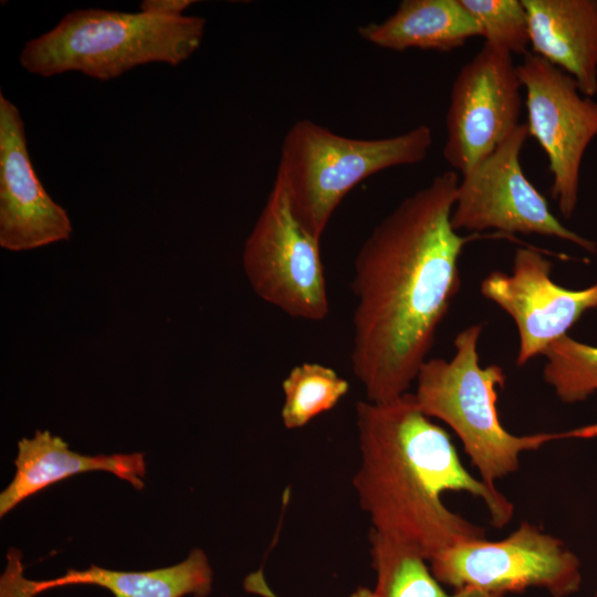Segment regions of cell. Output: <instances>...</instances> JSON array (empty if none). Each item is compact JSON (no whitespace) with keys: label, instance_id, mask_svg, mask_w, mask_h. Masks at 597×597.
Segmentation results:
<instances>
[{"label":"cell","instance_id":"obj_3","mask_svg":"<svg viewBox=\"0 0 597 597\" xmlns=\"http://www.w3.org/2000/svg\"><path fill=\"white\" fill-rule=\"evenodd\" d=\"M483 325L473 324L453 341L452 359H427L412 392L419 410L447 423L459 437L480 479L495 482L520 469V455L562 439L597 438V423L566 431L517 436L507 431L498 412V391L506 375L499 365L482 367L478 342Z\"/></svg>","mask_w":597,"mask_h":597},{"label":"cell","instance_id":"obj_21","mask_svg":"<svg viewBox=\"0 0 597 597\" xmlns=\"http://www.w3.org/2000/svg\"><path fill=\"white\" fill-rule=\"evenodd\" d=\"M243 586L247 591L260 595L262 597H279L268 585L262 569L247 576ZM348 597H377V595L374 589L360 586L357 587Z\"/></svg>","mask_w":597,"mask_h":597},{"label":"cell","instance_id":"obj_8","mask_svg":"<svg viewBox=\"0 0 597 597\" xmlns=\"http://www.w3.org/2000/svg\"><path fill=\"white\" fill-rule=\"evenodd\" d=\"M527 137L526 123H521L485 160L462 176L450 219L452 228L554 237L596 252L595 242L569 230L553 214L546 198L525 176L520 157Z\"/></svg>","mask_w":597,"mask_h":597},{"label":"cell","instance_id":"obj_20","mask_svg":"<svg viewBox=\"0 0 597 597\" xmlns=\"http://www.w3.org/2000/svg\"><path fill=\"white\" fill-rule=\"evenodd\" d=\"M479 23L484 43L506 53H530L526 9L522 0H460Z\"/></svg>","mask_w":597,"mask_h":597},{"label":"cell","instance_id":"obj_17","mask_svg":"<svg viewBox=\"0 0 597 597\" xmlns=\"http://www.w3.org/2000/svg\"><path fill=\"white\" fill-rule=\"evenodd\" d=\"M368 538L377 597H506L473 588L449 593L417 549L374 530L369 531Z\"/></svg>","mask_w":597,"mask_h":597},{"label":"cell","instance_id":"obj_2","mask_svg":"<svg viewBox=\"0 0 597 597\" xmlns=\"http://www.w3.org/2000/svg\"><path fill=\"white\" fill-rule=\"evenodd\" d=\"M360 461L353 486L371 530L417 549L430 562L486 531L451 511L446 492L482 500L493 526L514 515L513 503L462 464L450 434L417 407L412 392L387 402L356 404Z\"/></svg>","mask_w":597,"mask_h":597},{"label":"cell","instance_id":"obj_10","mask_svg":"<svg viewBox=\"0 0 597 597\" xmlns=\"http://www.w3.org/2000/svg\"><path fill=\"white\" fill-rule=\"evenodd\" d=\"M521 87L513 55L485 43L459 70L450 91L442 155L462 176L521 125Z\"/></svg>","mask_w":597,"mask_h":597},{"label":"cell","instance_id":"obj_5","mask_svg":"<svg viewBox=\"0 0 597 597\" xmlns=\"http://www.w3.org/2000/svg\"><path fill=\"white\" fill-rule=\"evenodd\" d=\"M432 142V130L423 124L391 137L353 138L303 118L286 132L276 171L295 218L321 241L349 191L385 169L423 161Z\"/></svg>","mask_w":597,"mask_h":597},{"label":"cell","instance_id":"obj_4","mask_svg":"<svg viewBox=\"0 0 597 597\" xmlns=\"http://www.w3.org/2000/svg\"><path fill=\"white\" fill-rule=\"evenodd\" d=\"M205 29L206 20L198 15L80 9L29 40L19 61L42 77L80 72L109 81L149 63L181 64L200 48Z\"/></svg>","mask_w":597,"mask_h":597},{"label":"cell","instance_id":"obj_22","mask_svg":"<svg viewBox=\"0 0 597 597\" xmlns=\"http://www.w3.org/2000/svg\"><path fill=\"white\" fill-rule=\"evenodd\" d=\"M195 2L192 0H144L139 6V11L163 17H180Z\"/></svg>","mask_w":597,"mask_h":597},{"label":"cell","instance_id":"obj_19","mask_svg":"<svg viewBox=\"0 0 597 597\" xmlns=\"http://www.w3.org/2000/svg\"><path fill=\"white\" fill-rule=\"evenodd\" d=\"M543 356V379L561 401L579 402L597 390V347L564 335Z\"/></svg>","mask_w":597,"mask_h":597},{"label":"cell","instance_id":"obj_15","mask_svg":"<svg viewBox=\"0 0 597 597\" xmlns=\"http://www.w3.org/2000/svg\"><path fill=\"white\" fill-rule=\"evenodd\" d=\"M15 474L0 493V516L27 498L63 479L88 471H106L129 482L135 489L145 485L146 462L143 452L87 455L72 451L50 431L36 430L32 438L18 442Z\"/></svg>","mask_w":597,"mask_h":597},{"label":"cell","instance_id":"obj_14","mask_svg":"<svg viewBox=\"0 0 597 597\" xmlns=\"http://www.w3.org/2000/svg\"><path fill=\"white\" fill-rule=\"evenodd\" d=\"M531 53L570 75L580 93L597 94V0H522Z\"/></svg>","mask_w":597,"mask_h":597},{"label":"cell","instance_id":"obj_9","mask_svg":"<svg viewBox=\"0 0 597 597\" xmlns=\"http://www.w3.org/2000/svg\"><path fill=\"white\" fill-rule=\"evenodd\" d=\"M517 72L525 88L528 136L546 154L551 196L569 219L578 201L582 161L597 136V102L583 95L570 75L531 52Z\"/></svg>","mask_w":597,"mask_h":597},{"label":"cell","instance_id":"obj_13","mask_svg":"<svg viewBox=\"0 0 597 597\" xmlns=\"http://www.w3.org/2000/svg\"><path fill=\"white\" fill-rule=\"evenodd\" d=\"M212 579L208 556L200 548H193L186 559L172 566L149 570H114L91 565L81 570L67 569L64 575L42 580L23 576L21 554L11 548L0 578V597H36L49 589L72 585L98 586L114 597H208L212 590Z\"/></svg>","mask_w":597,"mask_h":597},{"label":"cell","instance_id":"obj_18","mask_svg":"<svg viewBox=\"0 0 597 597\" xmlns=\"http://www.w3.org/2000/svg\"><path fill=\"white\" fill-rule=\"evenodd\" d=\"M348 381L320 363L294 366L282 381L281 419L286 429H300L332 410L348 392Z\"/></svg>","mask_w":597,"mask_h":597},{"label":"cell","instance_id":"obj_12","mask_svg":"<svg viewBox=\"0 0 597 597\" xmlns=\"http://www.w3.org/2000/svg\"><path fill=\"white\" fill-rule=\"evenodd\" d=\"M71 234L66 210L51 198L33 167L20 109L0 93V247L29 251Z\"/></svg>","mask_w":597,"mask_h":597},{"label":"cell","instance_id":"obj_16","mask_svg":"<svg viewBox=\"0 0 597 597\" xmlns=\"http://www.w3.org/2000/svg\"><path fill=\"white\" fill-rule=\"evenodd\" d=\"M358 34L375 46L397 52H450L482 35L460 0H402L387 19L359 27Z\"/></svg>","mask_w":597,"mask_h":597},{"label":"cell","instance_id":"obj_11","mask_svg":"<svg viewBox=\"0 0 597 597\" xmlns=\"http://www.w3.org/2000/svg\"><path fill=\"white\" fill-rule=\"evenodd\" d=\"M552 268L540 250L521 247L515 250L511 274L492 271L481 282L482 295L515 322L519 367L543 355L587 310L597 307V282L569 290L553 282Z\"/></svg>","mask_w":597,"mask_h":597},{"label":"cell","instance_id":"obj_1","mask_svg":"<svg viewBox=\"0 0 597 597\" xmlns=\"http://www.w3.org/2000/svg\"><path fill=\"white\" fill-rule=\"evenodd\" d=\"M459 181L455 171L437 175L402 199L357 252L350 362L368 401L409 392L460 290V255L481 237L452 228Z\"/></svg>","mask_w":597,"mask_h":597},{"label":"cell","instance_id":"obj_7","mask_svg":"<svg viewBox=\"0 0 597 597\" xmlns=\"http://www.w3.org/2000/svg\"><path fill=\"white\" fill-rule=\"evenodd\" d=\"M428 564L436 579L452 589L505 596L536 588L568 597L583 580L579 559L564 542L526 521L503 540L463 542Z\"/></svg>","mask_w":597,"mask_h":597},{"label":"cell","instance_id":"obj_23","mask_svg":"<svg viewBox=\"0 0 597 597\" xmlns=\"http://www.w3.org/2000/svg\"><path fill=\"white\" fill-rule=\"evenodd\" d=\"M594 597H597V591H596V594H595V596H594Z\"/></svg>","mask_w":597,"mask_h":597},{"label":"cell","instance_id":"obj_6","mask_svg":"<svg viewBox=\"0 0 597 597\" xmlns=\"http://www.w3.org/2000/svg\"><path fill=\"white\" fill-rule=\"evenodd\" d=\"M320 242L295 218L284 179L276 171L242 252L254 293L291 317L324 320L329 302Z\"/></svg>","mask_w":597,"mask_h":597}]
</instances>
